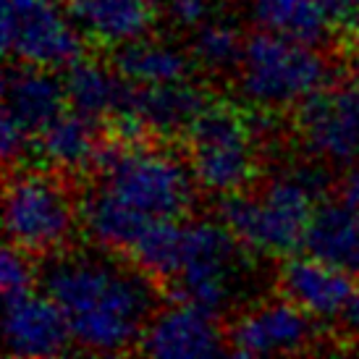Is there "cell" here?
Instances as JSON below:
<instances>
[{
  "mask_svg": "<svg viewBox=\"0 0 359 359\" xmlns=\"http://www.w3.org/2000/svg\"><path fill=\"white\" fill-rule=\"evenodd\" d=\"M152 276L121 252L60 250L40 268L42 291L60 307L71 339L90 354H121L140 346L158 309Z\"/></svg>",
  "mask_w": 359,
  "mask_h": 359,
  "instance_id": "obj_1",
  "label": "cell"
},
{
  "mask_svg": "<svg viewBox=\"0 0 359 359\" xmlns=\"http://www.w3.org/2000/svg\"><path fill=\"white\" fill-rule=\"evenodd\" d=\"M320 170H283L255 189H239L218 200V220L247 252L278 257L302 247L307 223L323 191Z\"/></svg>",
  "mask_w": 359,
  "mask_h": 359,
  "instance_id": "obj_2",
  "label": "cell"
},
{
  "mask_svg": "<svg viewBox=\"0 0 359 359\" xmlns=\"http://www.w3.org/2000/svg\"><path fill=\"white\" fill-rule=\"evenodd\" d=\"M102 189L150 220H181L197 197V181L189 163L160 147L142 142L105 147L97 163Z\"/></svg>",
  "mask_w": 359,
  "mask_h": 359,
  "instance_id": "obj_3",
  "label": "cell"
},
{
  "mask_svg": "<svg viewBox=\"0 0 359 359\" xmlns=\"http://www.w3.org/2000/svg\"><path fill=\"white\" fill-rule=\"evenodd\" d=\"M241 97L257 110L302 105L330 81V63L315 45L257 29L236 66Z\"/></svg>",
  "mask_w": 359,
  "mask_h": 359,
  "instance_id": "obj_4",
  "label": "cell"
},
{
  "mask_svg": "<svg viewBox=\"0 0 359 359\" xmlns=\"http://www.w3.org/2000/svg\"><path fill=\"white\" fill-rule=\"evenodd\" d=\"M244 250L220 220H184L179 268L168 280L173 299L220 315L244 280Z\"/></svg>",
  "mask_w": 359,
  "mask_h": 359,
  "instance_id": "obj_5",
  "label": "cell"
},
{
  "mask_svg": "<svg viewBox=\"0 0 359 359\" xmlns=\"http://www.w3.org/2000/svg\"><path fill=\"white\" fill-rule=\"evenodd\" d=\"M76 223L79 210L58 176L45 170H11L3 208V226L11 244L48 257L69 244Z\"/></svg>",
  "mask_w": 359,
  "mask_h": 359,
  "instance_id": "obj_6",
  "label": "cell"
},
{
  "mask_svg": "<svg viewBox=\"0 0 359 359\" xmlns=\"http://www.w3.org/2000/svg\"><path fill=\"white\" fill-rule=\"evenodd\" d=\"M187 163L208 194L223 197L247 189L257 173L252 118L229 105H208L187 131Z\"/></svg>",
  "mask_w": 359,
  "mask_h": 359,
  "instance_id": "obj_7",
  "label": "cell"
},
{
  "mask_svg": "<svg viewBox=\"0 0 359 359\" xmlns=\"http://www.w3.org/2000/svg\"><path fill=\"white\" fill-rule=\"evenodd\" d=\"M3 53L13 63L66 71L84 58V32L58 0H3Z\"/></svg>",
  "mask_w": 359,
  "mask_h": 359,
  "instance_id": "obj_8",
  "label": "cell"
},
{
  "mask_svg": "<svg viewBox=\"0 0 359 359\" xmlns=\"http://www.w3.org/2000/svg\"><path fill=\"white\" fill-rule=\"evenodd\" d=\"M297 137L328 168L359 165V81L325 84L297 105Z\"/></svg>",
  "mask_w": 359,
  "mask_h": 359,
  "instance_id": "obj_9",
  "label": "cell"
},
{
  "mask_svg": "<svg viewBox=\"0 0 359 359\" xmlns=\"http://www.w3.org/2000/svg\"><path fill=\"white\" fill-rule=\"evenodd\" d=\"M318 323L309 312L283 299L259 302L247 307L229 325V349L239 357H278L299 354L315 346Z\"/></svg>",
  "mask_w": 359,
  "mask_h": 359,
  "instance_id": "obj_10",
  "label": "cell"
},
{
  "mask_svg": "<svg viewBox=\"0 0 359 359\" xmlns=\"http://www.w3.org/2000/svg\"><path fill=\"white\" fill-rule=\"evenodd\" d=\"M140 351L160 359H210L229 351L215 312L173 299L170 307L155 309L140 339Z\"/></svg>",
  "mask_w": 359,
  "mask_h": 359,
  "instance_id": "obj_11",
  "label": "cell"
},
{
  "mask_svg": "<svg viewBox=\"0 0 359 359\" xmlns=\"http://www.w3.org/2000/svg\"><path fill=\"white\" fill-rule=\"evenodd\" d=\"M278 291L280 297L299 304L315 320L333 323L346 315L357 294V286H354V276L304 252L280 265Z\"/></svg>",
  "mask_w": 359,
  "mask_h": 359,
  "instance_id": "obj_12",
  "label": "cell"
},
{
  "mask_svg": "<svg viewBox=\"0 0 359 359\" xmlns=\"http://www.w3.org/2000/svg\"><path fill=\"white\" fill-rule=\"evenodd\" d=\"M3 339L6 351L16 359L60 357L74 344L63 312L45 291L6 302Z\"/></svg>",
  "mask_w": 359,
  "mask_h": 359,
  "instance_id": "obj_13",
  "label": "cell"
},
{
  "mask_svg": "<svg viewBox=\"0 0 359 359\" xmlns=\"http://www.w3.org/2000/svg\"><path fill=\"white\" fill-rule=\"evenodd\" d=\"M66 87L58 71L13 63L3 76V121L37 142L42 131L66 110Z\"/></svg>",
  "mask_w": 359,
  "mask_h": 359,
  "instance_id": "obj_14",
  "label": "cell"
},
{
  "mask_svg": "<svg viewBox=\"0 0 359 359\" xmlns=\"http://www.w3.org/2000/svg\"><path fill=\"white\" fill-rule=\"evenodd\" d=\"M255 27L320 48L349 24V0H247Z\"/></svg>",
  "mask_w": 359,
  "mask_h": 359,
  "instance_id": "obj_15",
  "label": "cell"
},
{
  "mask_svg": "<svg viewBox=\"0 0 359 359\" xmlns=\"http://www.w3.org/2000/svg\"><path fill=\"white\" fill-rule=\"evenodd\" d=\"M208 92L197 84H191L189 79H181L168 81V84H150V87L131 84L126 105L121 110L131 113L144 126L147 134L173 140L181 134L187 137V131L208 110Z\"/></svg>",
  "mask_w": 359,
  "mask_h": 359,
  "instance_id": "obj_16",
  "label": "cell"
},
{
  "mask_svg": "<svg viewBox=\"0 0 359 359\" xmlns=\"http://www.w3.org/2000/svg\"><path fill=\"white\" fill-rule=\"evenodd\" d=\"M302 250L359 278V220L349 205L323 200L307 223Z\"/></svg>",
  "mask_w": 359,
  "mask_h": 359,
  "instance_id": "obj_17",
  "label": "cell"
},
{
  "mask_svg": "<svg viewBox=\"0 0 359 359\" xmlns=\"http://www.w3.org/2000/svg\"><path fill=\"white\" fill-rule=\"evenodd\" d=\"M71 16L84 37L97 45L121 48L150 34V0H71Z\"/></svg>",
  "mask_w": 359,
  "mask_h": 359,
  "instance_id": "obj_18",
  "label": "cell"
},
{
  "mask_svg": "<svg viewBox=\"0 0 359 359\" xmlns=\"http://www.w3.org/2000/svg\"><path fill=\"white\" fill-rule=\"evenodd\" d=\"M34 144L40 158L58 173H84L87 168H97L105 150L97 121L76 110H63Z\"/></svg>",
  "mask_w": 359,
  "mask_h": 359,
  "instance_id": "obj_19",
  "label": "cell"
},
{
  "mask_svg": "<svg viewBox=\"0 0 359 359\" xmlns=\"http://www.w3.org/2000/svg\"><path fill=\"white\" fill-rule=\"evenodd\" d=\"M79 223L95 247L126 255L152 220L144 218L142 212L129 208L126 202L97 184L95 189H90L81 197Z\"/></svg>",
  "mask_w": 359,
  "mask_h": 359,
  "instance_id": "obj_20",
  "label": "cell"
},
{
  "mask_svg": "<svg viewBox=\"0 0 359 359\" xmlns=\"http://www.w3.org/2000/svg\"><path fill=\"white\" fill-rule=\"evenodd\" d=\"M63 87L69 108L90 118H113L129 97L131 84L121 76L116 66L92 58H79L63 71Z\"/></svg>",
  "mask_w": 359,
  "mask_h": 359,
  "instance_id": "obj_21",
  "label": "cell"
},
{
  "mask_svg": "<svg viewBox=\"0 0 359 359\" xmlns=\"http://www.w3.org/2000/svg\"><path fill=\"white\" fill-rule=\"evenodd\" d=\"M110 63L129 84L150 87V84L189 79L197 60H194L191 50L187 53L173 42L155 40V37L144 34L140 40L116 48Z\"/></svg>",
  "mask_w": 359,
  "mask_h": 359,
  "instance_id": "obj_22",
  "label": "cell"
},
{
  "mask_svg": "<svg viewBox=\"0 0 359 359\" xmlns=\"http://www.w3.org/2000/svg\"><path fill=\"white\" fill-rule=\"evenodd\" d=\"M181 223L184 220H152L131 247L129 257L155 280L168 283L179 268Z\"/></svg>",
  "mask_w": 359,
  "mask_h": 359,
  "instance_id": "obj_23",
  "label": "cell"
},
{
  "mask_svg": "<svg viewBox=\"0 0 359 359\" xmlns=\"http://www.w3.org/2000/svg\"><path fill=\"white\" fill-rule=\"evenodd\" d=\"M244 42L247 37H241L236 27H231L226 21L210 19L200 29H194L191 55L202 69L212 71V74H226V71H236L241 53H244Z\"/></svg>",
  "mask_w": 359,
  "mask_h": 359,
  "instance_id": "obj_24",
  "label": "cell"
},
{
  "mask_svg": "<svg viewBox=\"0 0 359 359\" xmlns=\"http://www.w3.org/2000/svg\"><path fill=\"white\" fill-rule=\"evenodd\" d=\"M37 276L40 273L29 262V252H24L16 244H8L3 250V257H0V291H3V302H13L32 294Z\"/></svg>",
  "mask_w": 359,
  "mask_h": 359,
  "instance_id": "obj_25",
  "label": "cell"
},
{
  "mask_svg": "<svg viewBox=\"0 0 359 359\" xmlns=\"http://www.w3.org/2000/svg\"><path fill=\"white\" fill-rule=\"evenodd\" d=\"M165 11L173 27L200 29L212 19V0H165Z\"/></svg>",
  "mask_w": 359,
  "mask_h": 359,
  "instance_id": "obj_26",
  "label": "cell"
},
{
  "mask_svg": "<svg viewBox=\"0 0 359 359\" xmlns=\"http://www.w3.org/2000/svg\"><path fill=\"white\" fill-rule=\"evenodd\" d=\"M341 200L349 205V210L359 220V165L357 168H349V176L341 184Z\"/></svg>",
  "mask_w": 359,
  "mask_h": 359,
  "instance_id": "obj_27",
  "label": "cell"
},
{
  "mask_svg": "<svg viewBox=\"0 0 359 359\" xmlns=\"http://www.w3.org/2000/svg\"><path fill=\"white\" fill-rule=\"evenodd\" d=\"M344 320H346L349 330L354 333V339L359 341V289H357V294H354V299H351V304H349V309H346Z\"/></svg>",
  "mask_w": 359,
  "mask_h": 359,
  "instance_id": "obj_28",
  "label": "cell"
},
{
  "mask_svg": "<svg viewBox=\"0 0 359 359\" xmlns=\"http://www.w3.org/2000/svg\"><path fill=\"white\" fill-rule=\"evenodd\" d=\"M349 21L359 29V0H349Z\"/></svg>",
  "mask_w": 359,
  "mask_h": 359,
  "instance_id": "obj_29",
  "label": "cell"
},
{
  "mask_svg": "<svg viewBox=\"0 0 359 359\" xmlns=\"http://www.w3.org/2000/svg\"><path fill=\"white\" fill-rule=\"evenodd\" d=\"M150 3H152V6H158V3H163V0H150Z\"/></svg>",
  "mask_w": 359,
  "mask_h": 359,
  "instance_id": "obj_30",
  "label": "cell"
},
{
  "mask_svg": "<svg viewBox=\"0 0 359 359\" xmlns=\"http://www.w3.org/2000/svg\"><path fill=\"white\" fill-rule=\"evenodd\" d=\"M69 3H71V0H69Z\"/></svg>",
  "mask_w": 359,
  "mask_h": 359,
  "instance_id": "obj_31",
  "label": "cell"
}]
</instances>
